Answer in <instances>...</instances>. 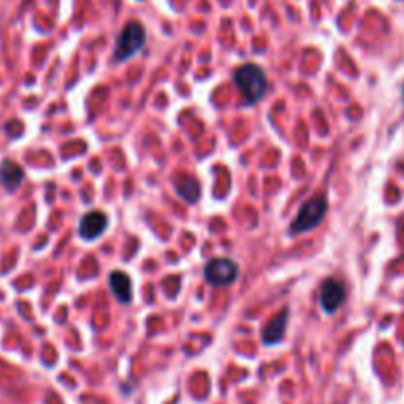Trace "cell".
Masks as SVG:
<instances>
[{"label":"cell","instance_id":"6da1fadb","mask_svg":"<svg viewBox=\"0 0 404 404\" xmlns=\"http://www.w3.org/2000/svg\"><path fill=\"white\" fill-rule=\"evenodd\" d=\"M233 81H235L237 89L241 91L247 105L259 103L260 99L264 97V93H267V89H269L267 75L255 63H245V65L237 67L235 73H233Z\"/></svg>","mask_w":404,"mask_h":404},{"label":"cell","instance_id":"7a4b0ae2","mask_svg":"<svg viewBox=\"0 0 404 404\" xmlns=\"http://www.w3.org/2000/svg\"><path fill=\"white\" fill-rule=\"evenodd\" d=\"M325 213H328V197L323 194L310 197L300 208L296 219L290 223V233L292 235H302V233H308L311 229H316L323 221Z\"/></svg>","mask_w":404,"mask_h":404},{"label":"cell","instance_id":"3957f363","mask_svg":"<svg viewBox=\"0 0 404 404\" xmlns=\"http://www.w3.org/2000/svg\"><path fill=\"white\" fill-rule=\"evenodd\" d=\"M146 43V30L140 22H128L116 38L114 62H126L140 52Z\"/></svg>","mask_w":404,"mask_h":404},{"label":"cell","instance_id":"277c9868","mask_svg":"<svg viewBox=\"0 0 404 404\" xmlns=\"http://www.w3.org/2000/svg\"><path fill=\"white\" fill-rule=\"evenodd\" d=\"M238 276V267L235 260L231 259H213L209 260L206 267V280L211 286L225 288L231 286Z\"/></svg>","mask_w":404,"mask_h":404},{"label":"cell","instance_id":"5b68a950","mask_svg":"<svg viewBox=\"0 0 404 404\" xmlns=\"http://www.w3.org/2000/svg\"><path fill=\"white\" fill-rule=\"evenodd\" d=\"M345 300V286L337 280H328L320 292V306L325 314H333L339 310V306Z\"/></svg>","mask_w":404,"mask_h":404},{"label":"cell","instance_id":"8992f818","mask_svg":"<svg viewBox=\"0 0 404 404\" xmlns=\"http://www.w3.org/2000/svg\"><path fill=\"white\" fill-rule=\"evenodd\" d=\"M107 229V215L103 211H89L81 217L79 223V235L85 241H93L103 235V231Z\"/></svg>","mask_w":404,"mask_h":404},{"label":"cell","instance_id":"52a82bcc","mask_svg":"<svg viewBox=\"0 0 404 404\" xmlns=\"http://www.w3.org/2000/svg\"><path fill=\"white\" fill-rule=\"evenodd\" d=\"M288 318H290V316H288V308H282V310L264 325V330H262V342L267 343V345L278 343L280 339L284 337V333H286Z\"/></svg>","mask_w":404,"mask_h":404},{"label":"cell","instance_id":"ba28073f","mask_svg":"<svg viewBox=\"0 0 404 404\" xmlns=\"http://www.w3.org/2000/svg\"><path fill=\"white\" fill-rule=\"evenodd\" d=\"M109 284H111L114 298L121 304H130L133 302V282H130V276L126 272H113L111 278H109Z\"/></svg>","mask_w":404,"mask_h":404},{"label":"cell","instance_id":"9c48e42d","mask_svg":"<svg viewBox=\"0 0 404 404\" xmlns=\"http://www.w3.org/2000/svg\"><path fill=\"white\" fill-rule=\"evenodd\" d=\"M24 182V170L20 164L12 162V160H4L0 164V184L8 189H16Z\"/></svg>","mask_w":404,"mask_h":404},{"label":"cell","instance_id":"30bf717a","mask_svg":"<svg viewBox=\"0 0 404 404\" xmlns=\"http://www.w3.org/2000/svg\"><path fill=\"white\" fill-rule=\"evenodd\" d=\"M176 189L180 196L186 199L187 203H196L201 194V187L197 184L196 177L191 176H180L176 180Z\"/></svg>","mask_w":404,"mask_h":404},{"label":"cell","instance_id":"8fae6325","mask_svg":"<svg viewBox=\"0 0 404 404\" xmlns=\"http://www.w3.org/2000/svg\"><path fill=\"white\" fill-rule=\"evenodd\" d=\"M403 99H404V87H403Z\"/></svg>","mask_w":404,"mask_h":404}]
</instances>
